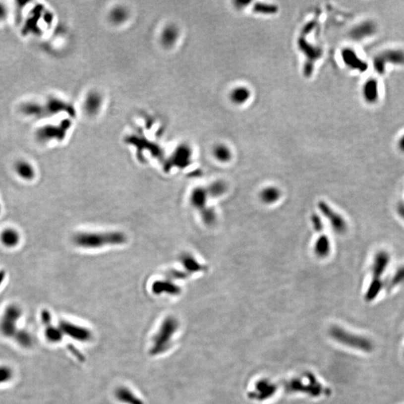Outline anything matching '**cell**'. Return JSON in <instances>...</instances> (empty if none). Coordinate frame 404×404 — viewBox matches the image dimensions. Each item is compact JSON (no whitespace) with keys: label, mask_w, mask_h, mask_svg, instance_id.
Returning a JSON list of instances; mask_svg holds the SVG:
<instances>
[{"label":"cell","mask_w":404,"mask_h":404,"mask_svg":"<svg viewBox=\"0 0 404 404\" xmlns=\"http://www.w3.org/2000/svg\"><path fill=\"white\" fill-rule=\"evenodd\" d=\"M101 98L97 94L89 95L86 101V110L89 113H96L101 106Z\"/></svg>","instance_id":"cell-22"},{"label":"cell","mask_w":404,"mask_h":404,"mask_svg":"<svg viewBox=\"0 0 404 404\" xmlns=\"http://www.w3.org/2000/svg\"><path fill=\"white\" fill-rule=\"evenodd\" d=\"M23 316V310L17 304H11L4 310L0 318V333L7 339H14L20 331L18 323Z\"/></svg>","instance_id":"cell-2"},{"label":"cell","mask_w":404,"mask_h":404,"mask_svg":"<svg viewBox=\"0 0 404 404\" xmlns=\"http://www.w3.org/2000/svg\"><path fill=\"white\" fill-rule=\"evenodd\" d=\"M126 15H127V14H126L125 11H124V9H121V8H117L113 12V18L114 19L115 22L122 21L125 18Z\"/></svg>","instance_id":"cell-28"},{"label":"cell","mask_w":404,"mask_h":404,"mask_svg":"<svg viewBox=\"0 0 404 404\" xmlns=\"http://www.w3.org/2000/svg\"><path fill=\"white\" fill-rule=\"evenodd\" d=\"M14 340L17 345L23 348L31 347L33 345V338L32 335L27 330L22 329H20V331L17 333Z\"/></svg>","instance_id":"cell-19"},{"label":"cell","mask_w":404,"mask_h":404,"mask_svg":"<svg viewBox=\"0 0 404 404\" xmlns=\"http://www.w3.org/2000/svg\"><path fill=\"white\" fill-rule=\"evenodd\" d=\"M42 320L45 326V335L50 342L57 343L61 341L62 338V332L60 329L57 328L52 324V318L51 313L45 309L42 312Z\"/></svg>","instance_id":"cell-7"},{"label":"cell","mask_w":404,"mask_h":404,"mask_svg":"<svg viewBox=\"0 0 404 404\" xmlns=\"http://www.w3.org/2000/svg\"><path fill=\"white\" fill-rule=\"evenodd\" d=\"M398 213H399L400 217L404 220V205H400L399 208H398Z\"/></svg>","instance_id":"cell-33"},{"label":"cell","mask_w":404,"mask_h":404,"mask_svg":"<svg viewBox=\"0 0 404 404\" xmlns=\"http://www.w3.org/2000/svg\"><path fill=\"white\" fill-rule=\"evenodd\" d=\"M152 291L154 294L167 293L169 294L177 295L180 292V288L175 286L170 281H156L152 285Z\"/></svg>","instance_id":"cell-11"},{"label":"cell","mask_w":404,"mask_h":404,"mask_svg":"<svg viewBox=\"0 0 404 404\" xmlns=\"http://www.w3.org/2000/svg\"><path fill=\"white\" fill-rule=\"evenodd\" d=\"M314 250L316 255L320 258L327 257L331 250V244L328 236L325 235L320 236L315 242Z\"/></svg>","instance_id":"cell-15"},{"label":"cell","mask_w":404,"mask_h":404,"mask_svg":"<svg viewBox=\"0 0 404 404\" xmlns=\"http://www.w3.org/2000/svg\"><path fill=\"white\" fill-rule=\"evenodd\" d=\"M214 157L220 163H227L231 158V151L227 145L219 144L213 150Z\"/></svg>","instance_id":"cell-18"},{"label":"cell","mask_w":404,"mask_h":404,"mask_svg":"<svg viewBox=\"0 0 404 404\" xmlns=\"http://www.w3.org/2000/svg\"><path fill=\"white\" fill-rule=\"evenodd\" d=\"M392 286H396L402 284L404 282V266L398 270L394 276L393 279L391 281Z\"/></svg>","instance_id":"cell-27"},{"label":"cell","mask_w":404,"mask_h":404,"mask_svg":"<svg viewBox=\"0 0 404 404\" xmlns=\"http://www.w3.org/2000/svg\"><path fill=\"white\" fill-rule=\"evenodd\" d=\"M177 327V323L173 317H168L164 320L160 330L154 339V346L151 349V354L160 353L167 349V346L170 342V339L175 332Z\"/></svg>","instance_id":"cell-3"},{"label":"cell","mask_w":404,"mask_h":404,"mask_svg":"<svg viewBox=\"0 0 404 404\" xmlns=\"http://www.w3.org/2000/svg\"><path fill=\"white\" fill-rule=\"evenodd\" d=\"M1 210H2V208H1V205H0V213H1Z\"/></svg>","instance_id":"cell-35"},{"label":"cell","mask_w":404,"mask_h":404,"mask_svg":"<svg viewBox=\"0 0 404 404\" xmlns=\"http://www.w3.org/2000/svg\"><path fill=\"white\" fill-rule=\"evenodd\" d=\"M167 276L171 278V279H183L185 278V273H181V272L176 271V270H170L167 273Z\"/></svg>","instance_id":"cell-30"},{"label":"cell","mask_w":404,"mask_h":404,"mask_svg":"<svg viewBox=\"0 0 404 404\" xmlns=\"http://www.w3.org/2000/svg\"><path fill=\"white\" fill-rule=\"evenodd\" d=\"M401 148L402 149V151H404V139H403L401 142Z\"/></svg>","instance_id":"cell-34"},{"label":"cell","mask_w":404,"mask_h":404,"mask_svg":"<svg viewBox=\"0 0 404 404\" xmlns=\"http://www.w3.org/2000/svg\"><path fill=\"white\" fill-rule=\"evenodd\" d=\"M191 159L190 149L187 147L183 146L179 148L174 154L173 160L170 162V167L174 165L180 168H184L189 165Z\"/></svg>","instance_id":"cell-14"},{"label":"cell","mask_w":404,"mask_h":404,"mask_svg":"<svg viewBox=\"0 0 404 404\" xmlns=\"http://www.w3.org/2000/svg\"><path fill=\"white\" fill-rule=\"evenodd\" d=\"M14 371L8 365H0V385L9 383L14 378Z\"/></svg>","instance_id":"cell-24"},{"label":"cell","mask_w":404,"mask_h":404,"mask_svg":"<svg viewBox=\"0 0 404 404\" xmlns=\"http://www.w3.org/2000/svg\"><path fill=\"white\" fill-rule=\"evenodd\" d=\"M331 335L338 342L354 349L365 352H369L372 349V344L368 339L348 333L339 327L333 328Z\"/></svg>","instance_id":"cell-4"},{"label":"cell","mask_w":404,"mask_h":404,"mask_svg":"<svg viewBox=\"0 0 404 404\" xmlns=\"http://www.w3.org/2000/svg\"><path fill=\"white\" fill-rule=\"evenodd\" d=\"M311 223H312L313 226H314V229H315L316 231H321L323 230V223H322L321 219H320L317 214L312 216Z\"/></svg>","instance_id":"cell-29"},{"label":"cell","mask_w":404,"mask_h":404,"mask_svg":"<svg viewBox=\"0 0 404 404\" xmlns=\"http://www.w3.org/2000/svg\"><path fill=\"white\" fill-rule=\"evenodd\" d=\"M116 397L119 401L127 404H143L142 401L135 396L127 388L121 387L115 392Z\"/></svg>","instance_id":"cell-17"},{"label":"cell","mask_w":404,"mask_h":404,"mask_svg":"<svg viewBox=\"0 0 404 404\" xmlns=\"http://www.w3.org/2000/svg\"><path fill=\"white\" fill-rule=\"evenodd\" d=\"M59 329L62 333H65L73 339L81 342H86L92 338V333L87 329L74 325L68 322L61 321Z\"/></svg>","instance_id":"cell-6"},{"label":"cell","mask_w":404,"mask_h":404,"mask_svg":"<svg viewBox=\"0 0 404 404\" xmlns=\"http://www.w3.org/2000/svg\"><path fill=\"white\" fill-rule=\"evenodd\" d=\"M7 15V11L4 5H0V22L5 20Z\"/></svg>","instance_id":"cell-31"},{"label":"cell","mask_w":404,"mask_h":404,"mask_svg":"<svg viewBox=\"0 0 404 404\" xmlns=\"http://www.w3.org/2000/svg\"><path fill=\"white\" fill-rule=\"evenodd\" d=\"M208 195L212 197H218L225 193L226 190V183L221 180L214 182L208 188Z\"/></svg>","instance_id":"cell-21"},{"label":"cell","mask_w":404,"mask_h":404,"mask_svg":"<svg viewBox=\"0 0 404 404\" xmlns=\"http://www.w3.org/2000/svg\"><path fill=\"white\" fill-rule=\"evenodd\" d=\"M6 279V272L4 270H0V287L2 286Z\"/></svg>","instance_id":"cell-32"},{"label":"cell","mask_w":404,"mask_h":404,"mask_svg":"<svg viewBox=\"0 0 404 404\" xmlns=\"http://www.w3.org/2000/svg\"><path fill=\"white\" fill-rule=\"evenodd\" d=\"M254 11L257 13L264 14H272L276 13L278 8L276 5L269 4L258 3L254 8Z\"/></svg>","instance_id":"cell-25"},{"label":"cell","mask_w":404,"mask_h":404,"mask_svg":"<svg viewBox=\"0 0 404 404\" xmlns=\"http://www.w3.org/2000/svg\"><path fill=\"white\" fill-rule=\"evenodd\" d=\"M280 190L274 186L264 188L260 194L261 201L267 205L275 203L280 198Z\"/></svg>","instance_id":"cell-16"},{"label":"cell","mask_w":404,"mask_h":404,"mask_svg":"<svg viewBox=\"0 0 404 404\" xmlns=\"http://www.w3.org/2000/svg\"><path fill=\"white\" fill-rule=\"evenodd\" d=\"M177 35H177V31L175 28L173 27V26L167 28L166 30L164 31V34H163V37H162L163 42L167 46H170V45H173L177 40Z\"/></svg>","instance_id":"cell-23"},{"label":"cell","mask_w":404,"mask_h":404,"mask_svg":"<svg viewBox=\"0 0 404 404\" xmlns=\"http://www.w3.org/2000/svg\"><path fill=\"white\" fill-rule=\"evenodd\" d=\"M201 218L204 223L207 225H212L215 222L217 216L213 208H205L201 210Z\"/></svg>","instance_id":"cell-26"},{"label":"cell","mask_w":404,"mask_h":404,"mask_svg":"<svg viewBox=\"0 0 404 404\" xmlns=\"http://www.w3.org/2000/svg\"><path fill=\"white\" fill-rule=\"evenodd\" d=\"M390 256L387 252L381 251L375 255L372 264V279L381 280V276L387 269Z\"/></svg>","instance_id":"cell-8"},{"label":"cell","mask_w":404,"mask_h":404,"mask_svg":"<svg viewBox=\"0 0 404 404\" xmlns=\"http://www.w3.org/2000/svg\"><path fill=\"white\" fill-rule=\"evenodd\" d=\"M76 246L83 249H98L107 245H121L127 242V236L120 231L82 232L73 236Z\"/></svg>","instance_id":"cell-1"},{"label":"cell","mask_w":404,"mask_h":404,"mask_svg":"<svg viewBox=\"0 0 404 404\" xmlns=\"http://www.w3.org/2000/svg\"><path fill=\"white\" fill-rule=\"evenodd\" d=\"M181 263L184 268L191 273H195V272L202 270L201 264L192 255H188V254L183 255L181 257Z\"/></svg>","instance_id":"cell-20"},{"label":"cell","mask_w":404,"mask_h":404,"mask_svg":"<svg viewBox=\"0 0 404 404\" xmlns=\"http://www.w3.org/2000/svg\"><path fill=\"white\" fill-rule=\"evenodd\" d=\"M0 242L8 249L16 247L20 242V234L16 229L8 228L0 233Z\"/></svg>","instance_id":"cell-9"},{"label":"cell","mask_w":404,"mask_h":404,"mask_svg":"<svg viewBox=\"0 0 404 404\" xmlns=\"http://www.w3.org/2000/svg\"><path fill=\"white\" fill-rule=\"evenodd\" d=\"M208 190L204 188H195L192 192L190 196L191 205L196 209L203 210L206 208L207 201H208Z\"/></svg>","instance_id":"cell-12"},{"label":"cell","mask_w":404,"mask_h":404,"mask_svg":"<svg viewBox=\"0 0 404 404\" xmlns=\"http://www.w3.org/2000/svg\"><path fill=\"white\" fill-rule=\"evenodd\" d=\"M250 90L246 86H237L232 89L229 98L235 105H242L247 102L250 98Z\"/></svg>","instance_id":"cell-13"},{"label":"cell","mask_w":404,"mask_h":404,"mask_svg":"<svg viewBox=\"0 0 404 404\" xmlns=\"http://www.w3.org/2000/svg\"><path fill=\"white\" fill-rule=\"evenodd\" d=\"M14 171L20 178L23 180H32L35 178V171L34 167L26 160H20L14 165Z\"/></svg>","instance_id":"cell-10"},{"label":"cell","mask_w":404,"mask_h":404,"mask_svg":"<svg viewBox=\"0 0 404 404\" xmlns=\"http://www.w3.org/2000/svg\"><path fill=\"white\" fill-rule=\"evenodd\" d=\"M318 206L322 214L329 220L332 229H333L335 231L339 233H343L344 232L346 231L347 229L346 222L340 214L336 213L334 210L332 209L327 203L323 201L319 202Z\"/></svg>","instance_id":"cell-5"}]
</instances>
